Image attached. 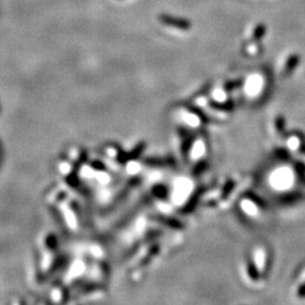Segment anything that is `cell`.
Returning <instances> with one entry per match:
<instances>
[{"label": "cell", "instance_id": "cell-1", "mask_svg": "<svg viewBox=\"0 0 305 305\" xmlns=\"http://www.w3.org/2000/svg\"><path fill=\"white\" fill-rule=\"evenodd\" d=\"M271 183L275 188L284 189L293 183V174L288 169H278L271 176Z\"/></svg>", "mask_w": 305, "mask_h": 305}, {"label": "cell", "instance_id": "cell-2", "mask_svg": "<svg viewBox=\"0 0 305 305\" xmlns=\"http://www.w3.org/2000/svg\"><path fill=\"white\" fill-rule=\"evenodd\" d=\"M160 20L163 24H165V25L180 28V30H186V28H189V23L185 22L184 19L173 18L169 15H161Z\"/></svg>", "mask_w": 305, "mask_h": 305}]
</instances>
